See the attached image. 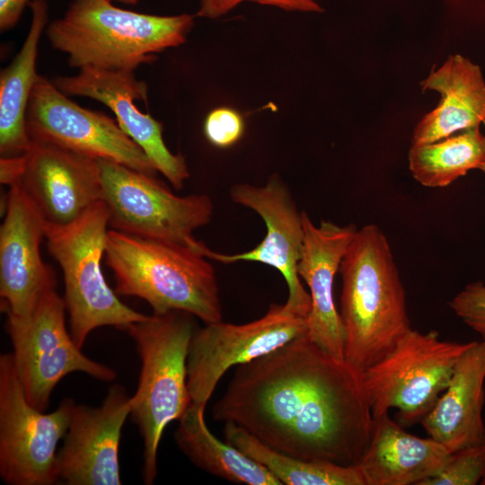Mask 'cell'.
I'll list each match as a JSON object with an SVG mask.
<instances>
[{
    "label": "cell",
    "mask_w": 485,
    "mask_h": 485,
    "mask_svg": "<svg viewBox=\"0 0 485 485\" xmlns=\"http://www.w3.org/2000/svg\"><path fill=\"white\" fill-rule=\"evenodd\" d=\"M30 0H0V31L4 32L13 28Z\"/></svg>",
    "instance_id": "31"
},
{
    "label": "cell",
    "mask_w": 485,
    "mask_h": 485,
    "mask_svg": "<svg viewBox=\"0 0 485 485\" xmlns=\"http://www.w3.org/2000/svg\"><path fill=\"white\" fill-rule=\"evenodd\" d=\"M75 401L66 398L49 413L26 398L13 353L0 357V476L10 485H51L58 481L57 446L66 436Z\"/></svg>",
    "instance_id": "9"
},
{
    "label": "cell",
    "mask_w": 485,
    "mask_h": 485,
    "mask_svg": "<svg viewBox=\"0 0 485 485\" xmlns=\"http://www.w3.org/2000/svg\"><path fill=\"white\" fill-rule=\"evenodd\" d=\"M307 316L287 303L272 304L263 316L247 323L219 321L196 328L187 359L191 404L206 409L218 382L231 367L306 335Z\"/></svg>",
    "instance_id": "10"
},
{
    "label": "cell",
    "mask_w": 485,
    "mask_h": 485,
    "mask_svg": "<svg viewBox=\"0 0 485 485\" xmlns=\"http://www.w3.org/2000/svg\"><path fill=\"white\" fill-rule=\"evenodd\" d=\"M108 226L109 210L102 200L68 225L46 223L47 247L64 277L70 333L80 348L96 328L113 326L124 331L147 316L123 304L105 280L101 260Z\"/></svg>",
    "instance_id": "6"
},
{
    "label": "cell",
    "mask_w": 485,
    "mask_h": 485,
    "mask_svg": "<svg viewBox=\"0 0 485 485\" xmlns=\"http://www.w3.org/2000/svg\"><path fill=\"white\" fill-rule=\"evenodd\" d=\"M193 317L180 310L153 313L124 330L135 341L141 362L130 415L144 442L143 480L147 485L157 476V453L165 428L191 404L187 359L196 330Z\"/></svg>",
    "instance_id": "5"
},
{
    "label": "cell",
    "mask_w": 485,
    "mask_h": 485,
    "mask_svg": "<svg viewBox=\"0 0 485 485\" xmlns=\"http://www.w3.org/2000/svg\"><path fill=\"white\" fill-rule=\"evenodd\" d=\"M66 304L56 288L46 293L28 321L6 325L15 367L29 402L44 411L66 375L84 372L110 382L116 372L83 354L66 325Z\"/></svg>",
    "instance_id": "12"
},
{
    "label": "cell",
    "mask_w": 485,
    "mask_h": 485,
    "mask_svg": "<svg viewBox=\"0 0 485 485\" xmlns=\"http://www.w3.org/2000/svg\"><path fill=\"white\" fill-rule=\"evenodd\" d=\"M26 129L31 141L113 161L149 175L157 173L145 152L117 121L103 112L79 106L40 75L29 101Z\"/></svg>",
    "instance_id": "11"
},
{
    "label": "cell",
    "mask_w": 485,
    "mask_h": 485,
    "mask_svg": "<svg viewBox=\"0 0 485 485\" xmlns=\"http://www.w3.org/2000/svg\"><path fill=\"white\" fill-rule=\"evenodd\" d=\"M472 342L443 340L436 331L410 329L362 373L373 418L393 408L402 424L421 422L448 386L458 358Z\"/></svg>",
    "instance_id": "8"
},
{
    "label": "cell",
    "mask_w": 485,
    "mask_h": 485,
    "mask_svg": "<svg viewBox=\"0 0 485 485\" xmlns=\"http://www.w3.org/2000/svg\"><path fill=\"white\" fill-rule=\"evenodd\" d=\"M179 449L198 468L228 481L246 485H281L263 465L215 436L205 420V409L190 404L174 434Z\"/></svg>",
    "instance_id": "23"
},
{
    "label": "cell",
    "mask_w": 485,
    "mask_h": 485,
    "mask_svg": "<svg viewBox=\"0 0 485 485\" xmlns=\"http://www.w3.org/2000/svg\"><path fill=\"white\" fill-rule=\"evenodd\" d=\"M25 167V153L21 155L1 156L0 181L9 187L21 181Z\"/></svg>",
    "instance_id": "30"
},
{
    "label": "cell",
    "mask_w": 485,
    "mask_h": 485,
    "mask_svg": "<svg viewBox=\"0 0 485 485\" xmlns=\"http://www.w3.org/2000/svg\"><path fill=\"white\" fill-rule=\"evenodd\" d=\"M131 396L110 387L99 407L75 402L62 448L57 453L58 481L68 485H119V442Z\"/></svg>",
    "instance_id": "15"
},
{
    "label": "cell",
    "mask_w": 485,
    "mask_h": 485,
    "mask_svg": "<svg viewBox=\"0 0 485 485\" xmlns=\"http://www.w3.org/2000/svg\"><path fill=\"white\" fill-rule=\"evenodd\" d=\"M225 424V441L263 465L281 484L366 485L357 465L299 459L269 447L236 424Z\"/></svg>",
    "instance_id": "24"
},
{
    "label": "cell",
    "mask_w": 485,
    "mask_h": 485,
    "mask_svg": "<svg viewBox=\"0 0 485 485\" xmlns=\"http://www.w3.org/2000/svg\"><path fill=\"white\" fill-rule=\"evenodd\" d=\"M450 453L435 439L404 430L388 412L374 419L370 442L357 464L366 485H421Z\"/></svg>",
    "instance_id": "20"
},
{
    "label": "cell",
    "mask_w": 485,
    "mask_h": 485,
    "mask_svg": "<svg viewBox=\"0 0 485 485\" xmlns=\"http://www.w3.org/2000/svg\"><path fill=\"white\" fill-rule=\"evenodd\" d=\"M421 85L442 99L416 126L412 145L436 142L485 120V81L481 67L467 57L450 56Z\"/></svg>",
    "instance_id": "21"
},
{
    "label": "cell",
    "mask_w": 485,
    "mask_h": 485,
    "mask_svg": "<svg viewBox=\"0 0 485 485\" xmlns=\"http://www.w3.org/2000/svg\"><path fill=\"white\" fill-rule=\"evenodd\" d=\"M97 162L101 200L108 207L111 229L182 245L205 254L207 247L195 238L194 233L213 216L214 205L207 195L178 196L156 175L110 160Z\"/></svg>",
    "instance_id": "7"
},
{
    "label": "cell",
    "mask_w": 485,
    "mask_h": 485,
    "mask_svg": "<svg viewBox=\"0 0 485 485\" xmlns=\"http://www.w3.org/2000/svg\"><path fill=\"white\" fill-rule=\"evenodd\" d=\"M244 132L242 116L234 109L221 106L213 109L204 121V134L207 141L218 148H228L236 144Z\"/></svg>",
    "instance_id": "27"
},
{
    "label": "cell",
    "mask_w": 485,
    "mask_h": 485,
    "mask_svg": "<svg viewBox=\"0 0 485 485\" xmlns=\"http://www.w3.org/2000/svg\"><path fill=\"white\" fill-rule=\"evenodd\" d=\"M55 85L67 96L98 101L115 114L120 128L145 152L157 172L175 190H181L190 177L185 158L166 146L163 124L143 113L135 101L147 99V84L137 79L135 72L82 68L75 75H60Z\"/></svg>",
    "instance_id": "16"
},
{
    "label": "cell",
    "mask_w": 485,
    "mask_h": 485,
    "mask_svg": "<svg viewBox=\"0 0 485 485\" xmlns=\"http://www.w3.org/2000/svg\"><path fill=\"white\" fill-rule=\"evenodd\" d=\"M481 485H485V476H484V478L482 479V481H481Z\"/></svg>",
    "instance_id": "34"
},
{
    "label": "cell",
    "mask_w": 485,
    "mask_h": 485,
    "mask_svg": "<svg viewBox=\"0 0 485 485\" xmlns=\"http://www.w3.org/2000/svg\"><path fill=\"white\" fill-rule=\"evenodd\" d=\"M194 21L189 13H137L111 0H73L45 33L71 67L135 72L156 54L183 44Z\"/></svg>",
    "instance_id": "3"
},
{
    "label": "cell",
    "mask_w": 485,
    "mask_h": 485,
    "mask_svg": "<svg viewBox=\"0 0 485 485\" xmlns=\"http://www.w3.org/2000/svg\"><path fill=\"white\" fill-rule=\"evenodd\" d=\"M485 341H472L458 358L449 384L421 424L449 453L485 445Z\"/></svg>",
    "instance_id": "19"
},
{
    "label": "cell",
    "mask_w": 485,
    "mask_h": 485,
    "mask_svg": "<svg viewBox=\"0 0 485 485\" xmlns=\"http://www.w3.org/2000/svg\"><path fill=\"white\" fill-rule=\"evenodd\" d=\"M126 4H137L140 0H114Z\"/></svg>",
    "instance_id": "32"
},
{
    "label": "cell",
    "mask_w": 485,
    "mask_h": 485,
    "mask_svg": "<svg viewBox=\"0 0 485 485\" xmlns=\"http://www.w3.org/2000/svg\"><path fill=\"white\" fill-rule=\"evenodd\" d=\"M339 271L345 361L363 373L411 329L398 269L377 225L357 230Z\"/></svg>",
    "instance_id": "2"
},
{
    "label": "cell",
    "mask_w": 485,
    "mask_h": 485,
    "mask_svg": "<svg viewBox=\"0 0 485 485\" xmlns=\"http://www.w3.org/2000/svg\"><path fill=\"white\" fill-rule=\"evenodd\" d=\"M230 197L234 203L251 208L262 218L266 235L250 251L224 254L207 247L205 257L224 264L255 261L274 268L287 282L288 297L286 303L309 314L311 297L297 273L304 236L303 212L297 209L287 185L274 174L264 186L234 185Z\"/></svg>",
    "instance_id": "14"
},
{
    "label": "cell",
    "mask_w": 485,
    "mask_h": 485,
    "mask_svg": "<svg viewBox=\"0 0 485 485\" xmlns=\"http://www.w3.org/2000/svg\"><path fill=\"white\" fill-rule=\"evenodd\" d=\"M197 17L217 19L243 2L279 8L287 12L322 13L323 9L314 0H198Z\"/></svg>",
    "instance_id": "29"
},
{
    "label": "cell",
    "mask_w": 485,
    "mask_h": 485,
    "mask_svg": "<svg viewBox=\"0 0 485 485\" xmlns=\"http://www.w3.org/2000/svg\"><path fill=\"white\" fill-rule=\"evenodd\" d=\"M212 417L280 453L346 466L359 463L374 423L362 373L305 335L235 366Z\"/></svg>",
    "instance_id": "1"
},
{
    "label": "cell",
    "mask_w": 485,
    "mask_h": 485,
    "mask_svg": "<svg viewBox=\"0 0 485 485\" xmlns=\"http://www.w3.org/2000/svg\"><path fill=\"white\" fill-rule=\"evenodd\" d=\"M484 125H485V120L483 121Z\"/></svg>",
    "instance_id": "35"
},
{
    "label": "cell",
    "mask_w": 485,
    "mask_h": 485,
    "mask_svg": "<svg viewBox=\"0 0 485 485\" xmlns=\"http://www.w3.org/2000/svg\"><path fill=\"white\" fill-rule=\"evenodd\" d=\"M46 221L20 183L9 187L0 227L1 308L6 325L25 322L39 302L56 288L53 270L42 260Z\"/></svg>",
    "instance_id": "13"
},
{
    "label": "cell",
    "mask_w": 485,
    "mask_h": 485,
    "mask_svg": "<svg viewBox=\"0 0 485 485\" xmlns=\"http://www.w3.org/2000/svg\"><path fill=\"white\" fill-rule=\"evenodd\" d=\"M31 20L24 41L12 62L0 72V154L21 155L31 140L26 129V112L38 74L36 63L40 37L47 27L46 0L29 4Z\"/></svg>",
    "instance_id": "22"
},
{
    "label": "cell",
    "mask_w": 485,
    "mask_h": 485,
    "mask_svg": "<svg viewBox=\"0 0 485 485\" xmlns=\"http://www.w3.org/2000/svg\"><path fill=\"white\" fill-rule=\"evenodd\" d=\"M484 476L485 445H482L450 453L440 472L421 485H476Z\"/></svg>",
    "instance_id": "26"
},
{
    "label": "cell",
    "mask_w": 485,
    "mask_h": 485,
    "mask_svg": "<svg viewBox=\"0 0 485 485\" xmlns=\"http://www.w3.org/2000/svg\"><path fill=\"white\" fill-rule=\"evenodd\" d=\"M47 224L68 225L101 200L97 159L31 141L18 182Z\"/></svg>",
    "instance_id": "17"
},
{
    "label": "cell",
    "mask_w": 485,
    "mask_h": 485,
    "mask_svg": "<svg viewBox=\"0 0 485 485\" xmlns=\"http://www.w3.org/2000/svg\"><path fill=\"white\" fill-rule=\"evenodd\" d=\"M304 243L297 273L308 287L311 310L306 337L329 355L344 357V330L333 297L336 273L357 228L322 220L316 225L303 212Z\"/></svg>",
    "instance_id": "18"
},
{
    "label": "cell",
    "mask_w": 485,
    "mask_h": 485,
    "mask_svg": "<svg viewBox=\"0 0 485 485\" xmlns=\"http://www.w3.org/2000/svg\"><path fill=\"white\" fill-rule=\"evenodd\" d=\"M480 170L482 171L485 173V162L482 163Z\"/></svg>",
    "instance_id": "33"
},
{
    "label": "cell",
    "mask_w": 485,
    "mask_h": 485,
    "mask_svg": "<svg viewBox=\"0 0 485 485\" xmlns=\"http://www.w3.org/2000/svg\"><path fill=\"white\" fill-rule=\"evenodd\" d=\"M454 314L485 341V284L466 285L449 302Z\"/></svg>",
    "instance_id": "28"
},
{
    "label": "cell",
    "mask_w": 485,
    "mask_h": 485,
    "mask_svg": "<svg viewBox=\"0 0 485 485\" xmlns=\"http://www.w3.org/2000/svg\"><path fill=\"white\" fill-rule=\"evenodd\" d=\"M485 162V136L479 127L441 140L412 145L409 167L414 179L430 188L445 187Z\"/></svg>",
    "instance_id": "25"
},
{
    "label": "cell",
    "mask_w": 485,
    "mask_h": 485,
    "mask_svg": "<svg viewBox=\"0 0 485 485\" xmlns=\"http://www.w3.org/2000/svg\"><path fill=\"white\" fill-rule=\"evenodd\" d=\"M104 257L117 295L139 297L156 313L180 310L205 324L222 321L215 269L200 252L110 229Z\"/></svg>",
    "instance_id": "4"
}]
</instances>
